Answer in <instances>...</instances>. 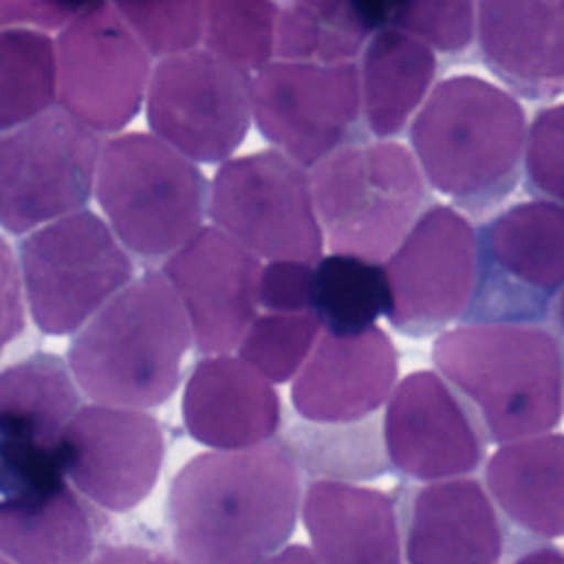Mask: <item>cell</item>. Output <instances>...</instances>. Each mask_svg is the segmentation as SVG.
Returning <instances> with one entry per match:
<instances>
[{
	"instance_id": "6",
	"label": "cell",
	"mask_w": 564,
	"mask_h": 564,
	"mask_svg": "<svg viewBox=\"0 0 564 564\" xmlns=\"http://www.w3.org/2000/svg\"><path fill=\"white\" fill-rule=\"evenodd\" d=\"M315 214L333 253L383 262L430 203L412 152L397 141H357L308 170Z\"/></svg>"
},
{
	"instance_id": "18",
	"label": "cell",
	"mask_w": 564,
	"mask_h": 564,
	"mask_svg": "<svg viewBox=\"0 0 564 564\" xmlns=\"http://www.w3.org/2000/svg\"><path fill=\"white\" fill-rule=\"evenodd\" d=\"M399 352L377 324L361 333L322 330L291 386L295 412L311 423H357L392 392Z\"/></svg>"
},
{
	"instance_id": "4",
	"label": "cell",
	"mask_w": 564,
	"mask_h": 564,
	"mask_svg": "<svg viewBox=\"0 0 564 564\" xmlns=\"http://www.w3.org/2000/svg\"><path fill=\"white\" fill-rule=\"evenodd\" d=\"M192 333L161 271L134 275L73 337L68 368L99 405H163L181 381Z\"/></svg>"
},
{
	"instance_id": "42",
	"label": "cell",
	"mask_w": 564,
	"mask_h": 564,
	"mask_svg": "<svg viewBox=\"0 0 564 564\" xmlns=\"http://www.w3.org/2000/svg\"><path fill=\"white\" fill-rule=\"evenodd\" d=\"M0 564H11V562H9V560H4V557L0 555Z\"/></svg>"
},
{
	"instance_id": "7",
	"label": "cell",
	"mask_w": 564,
	"mask_h": 564,
	"mask_svg": "<svg viewBox=\"0 0 564 564\" xmlns=\"http://www.w3.org/2000/svg\"><path fill=\"white\" fill-rule=\"evenodd\" d=\"M564 212L553 200L505 207L474 229V284L460 324H560Z\"/></svg>"
},
{
	"instance_id": "1",
	"label": "cell",
	"mask_w": 564,
	"mask_h": 564,
	"mask_svg": "<svg viewBox=\"0 0 564 564\" xmlns=\"http://www.w3.org/2000/svg\"><path fill=\"white\" fill-rule=\"evenodd\" d=\"M300 467L282 443L209 449L172 478L165 518L183 564H260L293 535Z\"/></svg>"
},
{
	"instance_id": "30",
	"label": "cell",
	"mask_w": 564,
	"mask_h": 564,
	"mask_svg": "<svg viewBox=\"0 0 564 564\" xmlns=\"http://www.w3.org/2000/svg\"><path fill=\"white\" fill-rule=\"evenodd\" d=\"M275 0H205L203 4V51L249 75L273 57Z\"/></svg>"
},
{
	"instance_id": "37",
	"label": "cell",
	"mask_w": 564,
	"mask_h": 564,
	"mask_svg": "<svg viewBox=\"0 0 564 564\" xmlns=\"http://www.w3.org/2000/svg\"><path fill=\"white\" fill-rule=\"evenodd\" d=\"M24 328V300L18 264L9 245L0 238V352Z\"/></svg>"
},
{
	"instance_id": "16",
	"label": "cell",
	"mask_w": 564,
	"mask_h": 564,
	"mask_svg": "<svg viewBox=\"0 0 564 564\" xmlns=\"http://www.w3.org/2000/svg\"><path fill=\"white\" fill-rule=\"evenodd\" d=\"M381 436L390 467L416 482L469 476L487 452L471 412L434 370H414L394 383Z\"/></svg>"
},
{
	"instance_id": "23",
	"label": "cell",
	"mask_w": 564,
	"mask_h": 564,
	"mask_svg": "<svg viewBox=\"0 0 564 564\" xmlns=\"http://www.w3.org/2000/svg\"><path fill=\"white\" fill-rule=\"evenodd\" d=\"M485 491L502 520L535 540L562 535L564 436L546 432L500 445L485 465Z\"/></svg>"
},
{
	"instance_id": "40",
	"label": "cell",
	"mask_w": 564,
	"mask_h": 564,
	"mask_svg": "<svg viewBox=\"0 0 564 564\" xmlns=\"http://www.w3.org/2000/svg\"><path fill=\"white\" fill-rule=\"evenodd\" d=\"M260 564H319L313 551L304 544H289L262 560Z\"/></svg>"
},
{
	"instance_id": "15",
	"label": "cell",
	"mask_w": 564,
	"mask_h": 564,
	"mask_svg": "<svg viewBox=\"0 0 564 564\" xmlns=\"http://www.w3.org/2000/svg\"><path fill=\"white\" fill-rule=\"evenodd\" d=\"M64 474L97 507L123 513L154 489L165 436L159 419L145 410L84 405L62 434Z\"/></svg>"
},
{
	"instance_id": "9",
	"label": "cell",
	"mask_w": 564,
	"mask_h": 564,
	"mask_svg": "<svg viewBox=\"0 0 564 564\" xmlns=\"http://www.w3.org/2000/svg\"><path fill=\"white\" fill-rule=\"evenodd\" d=\"M207 216L258 260L313 264L324 256L308 170L275 148L223 161L209 183Z\"/></svg>"
},
{
	"instance_id": "34",
	"label": "cell",
	"mask_w": 564,
	"mask_h": 564,
	"mask_svg": "<svg viewBox=\"0 0 564 564\" xmlns=\"http://www.w3.org/2000/svg\"><path fill=\"white\" fill-rule=\"evenodd\" d=\"M524 189L533 198L562 205L564 185V108L546 106L535 112L524 134L522 167Z\"/></svg>"
},
{
	"instance_id": "24",
	"label": "cell",
	"mask_w": 564,
	"mask_h": 564,
	"mask_svg": "<svg viewBox=\"0 0 564 564\" xmlns=\"http://www.w3.org/2000/svg\"><path fill=\"white\" fill-rule=\"evenodd\" d=\"M357 70L366 132L392 139L405 130L432 90L438 59L421 40L383 26L366 42Z\"/></svg>"
},
{
	"instance_id": "17",
	"label": "cell",
	"mask_w": 564,
	"mask_h": 564,
	"mask_svg": "<svg viewBox=\"0 0 564 564\" xmlns=\"http://www.w3.org/2000/svg\"><path fill=\"white\" fill-rule=\"evenodd\" d=\"M260 267L214 225H203L163 260L159 271L176 293L200 355H231L238 348L258 313Z\"/></svg>"
},
{
	"instance_id": "31",
	"label": "cell",
	"mask_w": 564,
	"mask_h": 564,
	"mask_svg": "<svg viewBox=\"0 0 564 564\" xmlns=\"http://www.w3.org/2000/svg\"><path fill=\"white\" fill-rule=\"evenodd\" d=\"M319 333L311 311H264L256 313L236 350L269 383H284L297 375Z\"/></svg>"
},
{
	"instance_id": "33",
	"label": "cell",
	"mask_w": 564,
	"mask_h": 564,
	"mask_svg": "<svg viewBox=\"0 0 564 564\" xmlns=\"http://www.w3.org/2000/svg\"><path fill=\"white\" fill-rule=\"evenodd\" d=\"M388 26L399 29L434 53L463 55L474 44V0H394Z\"/></svg>"
},
{
	"instance_id": "8",
	"label": "cell",
	"mask_w": 564,
	"mask_h": 564,
	"mask_svg": "<svg viewBox=\"0 0 564 564\" xmlns=\"http://www.w3.org/2000/svg\"><path fill=\"white\" fill-rule=\"evenodd\" d=\"M20 264L31 315L46 335L79 330L134 278L130 253L90 209L33 231L20 245Z\"/></svg>"
},
{
	"instance_id": "39",
	"label": "cell",
	"mask_w": 564,
	"mask_h": 564,
	"mask_svg": "<svg viewBox=\"0 0 564 564\" xmlns=\"http://www.w3.org/2000/svg\"><path fill=\"white\" fill-rule=\"evenodd\" d=\"M44 2L53 11V15L59 20V24L66 26L73 18H77L86 11H93L108 0H44Z\"/></svg>"
},
{
	"instance_id": "2",
	"label": "cell",
	"mask_w": 564,
	"mask_h": 564,
	"mask_svg": "<svg viewBox=\"0 0 564 564\" xmlns=\"http://www.w3.org/2000/svg\"><path fill=\"white\" fill-rule=\"evenodd\" d=\"M524 134L522 104L469 73L434 84L408 130L425 183L476 218L516 189Z\"/></svg>"
},
{
	"instance_id": "29",
	"label": "cell",
	"mask_w": 564,
	"mask_h": 564,
	"mask_svg": "<svg viewBox=\"0 0 564 564\" xmlns=\"http://www.w3.org/2000/svg\"><path fill=\"white\" fill-rule=\"evenodd\" d=\"M55 46L31 29L0 31V130L26 123L53 106Z\"/></svg>"
},
{
	"instance_id": "13",
	"label": "cell",
	"mask_w": 564,
	"mask_h": 564,
	"mask_svg": "<svg viewBox=\"0 0 564 564\" xmlns=\"http://www.w3.org/2000/svg\"><path fill=\"white\" fill-rule=\"evenodd\" d=\"M386 319L408 337H427L458 322L474 284V225L445 203L427 205L381 262Z\"/></svg>"
},
{
	"instance_id": "22",
	"label": "cell",
	"mask_w": 564,
	"mask_h": 564,
	"mask_svg": "<svg viewBox=\"0 0 564 564\" xmlns=\"http://www.w3.org/2000/svg\"><path fill=\"white\" fill-rule=\"evenodd\" d=\"M300 513L319 564H405L397 502L344 480H311Z\"/></svg>"
},
{
	"instance_id": "19",
	"label": "cell",
	"mask_w": 564,
	"mask_h": 564,
	"mask_svg": "<svg viewBox=\"0 0 564 564\" xmlns=\"http://www.w3.org/2000/svg\"><path fill=\"white\" fill-rule=\"evenodd\" d=\"M405 564H498L505 520L469 476L408 485L399 494Z\"/></svg>"
},
{
	"instance_id": "14",
	"label": "cell",
	"mask_w": 564,
	"mask_h": 564,
	"mask_svg": "<svg viewBox=\"0 0 564 564\" xmlns=\"http://www.w3.org/2000/svg\"><path fill=\"white\" fill-rule=\"evenodd\" d=\"M150 59L110 2L73 18L55 51L59 108L95 132L121 130L145 101Z\"/></svg>"
},
{
	"instance_id": "10",
	"label": "cell",
	"mask_w": 564,
	"mask_h": 564,
	"mask_svg": "<svg viewBox=\"0 0 564 564\" xmlns=\"http://www.w3.org/2000/svg\"><path fill=\"white\" fill-rule=\"evenodd\" d=\"M249 101L260 134L304 170L366 141L355 62L271 59L251 75Z\"/></svg>"
},
{
	"instance_id": "27",
	"label": "cell",
	"mask_w": 564,
	"mask_h": 564,
	"mask_svg": "<svg viewBox=\"0 0 564 564\" xmlns=\"http://www.w3.org/2000/svg\"><path fill=\"white\" fill-rule=\"evenodd\" d=\"M370 35L352 0H286L275 20L273 55L315 64L355 62Z\"/></svg>"
},
{
	"instance_id": "5",
	"label": "cell",
	"mask_w": 564,
	"mask_h": 564,
	"mask_svg": "<svg viewBox=\"0 0 564 564\" xmlns=\"http://www.w3.org/2000/svg\"><path fill=\"white\" fill-rule=\"evenodd\" d=\"M93 189L117 240L143 262L165 260L207 216L209 181L198 163L148 132L101 145Z\"/></svg>"
},
{
	"instance_id": "12",
	"label": "cell",
	"mask_w": 564,
	"mask_h": 564,
	"mask_svg": "<svg viewBox=\"0 0 564 564\" xmlns=\"http://www.w3.org/2000/svg\"><path fill=\"white\" fill-rule=\"evenodd\" d=\"M249 73L203 48L161 57L145 88L148 126L189 161L223 163L249 132Z\"/></svg>"
},
{
	"instance_id": "28",
	"label": "cell",
	"mask_w": 564,
	"mask_h": 564,
	"mask_svg": "<svg viewBox=\"0 0 564 564\" xmlns=\"http://www.w3.org/2000/svg\"><path fill=\"white\" fill-rule=\"evenodd\" d=\"M388 286L383 264L348 253L322 256L311 267L308 311L322 330L361 333L383 315Z\"/></svg>"
},
{
	"instance_id": "41",
	"label": "cell",
	"mask_w": 564,
	"mask_h": 564,
	"mask_svg": "<svg viewBox=\"0 0 564 564\" xmlns=\"http://www.w3.org/2000/svg\"><path fill=\"white\" fill-rule=\"evenodd\" d=\"M513 564H564V555L553 544H535L527 549Z\"/></svg>"
},
{
	"instance_id": "26",
	"label": "cell",
	"mask_w": 564,
	"mask_h": 564,
	"mask_svg": "<svg viewBox=\"0 0 564 564\" xmlns=\"http://www.w3.org/2000/svg\"><path fill=\"white\" fill-rule=\"evenodd\" d=\"M79 394L57 355L37 352L0 372V438L59 445Z\"/></svg>"
},
{
	"instance_id": "25",
	"label": "cell",
	"mask_w": 564,
	"mask_h": 564,
	"mask_svg": "<svg viewBox=\"0 0 564 564\" xmlns=\"http://www.w3.org/2000/svg\"><path fill=\"white\" fill-rule=\"evenodd\" d=\"M95 542V518L68 482L0 500V553L15 564H86Z\"/></svg>"
},
{
	"instance_id": "35",
	"label": "cell",
	"mask_w": 564,
	"mask_h": 564,
	"mask_svg": "<svg viewBox=\"0 0 564 564\" xmlns=\"http://www.w3.org/2000/svg\"><path fill=\"white\" fill-rule=\"evenodd\" d=\"M66 482L62 443L0 438V494L7 498L46 494Z\"/></svg>"
},
{
	"instance_id": "38",
	"label": "cell",
	"mask_w": 564,
	"mask_h": 564,
	"mask_svg": "<svg viewBox=\"0 0 564 564\" xmlns=\"http://www.w3.org/2000/svg\"><path fill=\"white\" fill-rule=\"evenodd\" d=\"M88 564H183L178 555H172L161 549L139 546V544H119L101 549Z\"/></svg>"
},
{
	"instance_id": "11",
	"label": "cell",
	"mask_w": 564,
	"mask_h": 564,
	"mask_svg": "<svg viewBox=\"0 0 564 564\" xmlns=\"http://www.w3.org/2000/svg\"><path fill=\"white\" fill-rule=\"evenodd\" d=\"M99 150V134L59 106L0 134V225L24 234L84 209Z\"/></svg>"
},
{
	"instance_id": "36",
	"label": "cell",
	"mask_w": 564,
	"mask_h": 564,
	"mask_svg": "<svg viewBox=\"0 0 564 564\" xmlns=\"http://www.w3.org/2000/svg\"><path fill=\"white\" fill-rule=\"evenodd\" d=\"M311 267L297 260H269L260 267L256 304L264 311L295 313L308 311Z\"/></svg>"
},
{
	"instance_id": "20",
	"label": "cell",
	"mask_w": 564,
	"mask_h": 564,
	"mask_svg": "<svg viewBox=\"0 0 564 564\" xmlns=\"http://www.w3.org/2000/svg\"><path fill=\"white\" fill-rule=\"evenodd\" d=\"M485 66L513 97L551 99L564 88V0H478Z\"/></svg>"
},
{
	"instance_id": "21",
	"label": "cell",
	"mask_w": 564,
	"mask_h": 564,
	"mask_svg": "<svg viewBox=\"0 0 564 564\" xmlns=\"http://www.w3.org/2000/svg\"><path fill=\"white\" fill-rule=\"evenodd\" d=\"M187 434L212 449H245L271 441L282 423L273 383L234 355H207L183 390Z\"/></svg>"
},
{
	"instance_id": "3",
	"label": "cell",
	"mask_w": 564,
	"mask_h": 564,
	"mask_svg": "<svg viewBox=\"0 0 564 564\" xmlns=\"http://www.w3.org/2000/svg\"><path fill=\"white\" fill-rule=\"evenodd\" d=\"M432 364L487 443L551 432L562 419V346L544 324H458L432 344Z\"/></svg>"
},
{
	"instance_id": "32",
	"label": "cell",
	"mask_w": 564,
	"mask_h": 564,
	"mask_svg": "<svg viewBox=\"0 0 564 564\" xmlns=\"http://www.w3.org/2000/svg\"><path fill=\"white\" fill-rule=\"evenodd\" d=\"M150 57L200 46L205 0H108Z\"/></svg>"
}]
</instances>
